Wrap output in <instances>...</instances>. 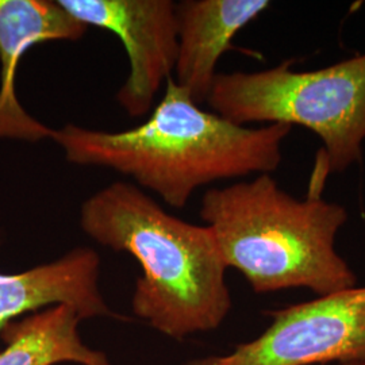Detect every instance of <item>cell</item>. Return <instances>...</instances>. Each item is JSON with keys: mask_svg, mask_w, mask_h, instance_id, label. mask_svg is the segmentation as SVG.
<instances>
[{"mask_svg": "<svg viewBox=\"0 0 365 365\" xmlns=\"http://www.w3.org/2000/svg\"><path fill=\"white\" fill-rule=\"evenodd\" d=\"M271 325L233 352L182 365L365 363V287H353L268 313Z\"/></svg>", "mask_w": 365, "mask_h": 365, "instance_id": "obj_5", "label": "cell"}, {"mask_svg": "<svg viewBox=\"0 0 365 365\" xmlns=\"http://www.w3.org/2000/svg\"><path fill=\"white\" fill-rule=\"evenodd\" d=\"M101 259L95 250L76 248L58 260L21 274H0V331L26 313L66 304L86 318L113 312L99 291Z\"/></svg>", "mask_w": 365, "mask_h": 365, "instance_id": "obj_9", "label": "cell"}, {"mask_svg": "<svg viewBox=\"0 0 365 365\" xmlns=\"http://www.w3.org/2000/svg\"><path fill=\"white\" fill-rule=\"evenodd\" d=\"M199 215L226 267L244 274L257 294L307 288L324 297L357 286L336 249L348 212L321 197V190L300 200L261 173L206 191Z\"/></svg>", "mask_w": 365, "mask_h": 365, "instance_id": "obj_3", "label": "cell"}, {"mask_svg": "<svg viewBox=\"0 0 365 365\" xmlns=\"http://www.w3.org/2000/svg\"><path fill=\"white\" fill-rule=\"evenodd\" d=\"M291 126H240L200 108L175 78L149 119L130 130L103 131L68 123L53 141L66 161L118 172L141 190L182 209L197 188L220 180L271 173L283 160Z\"/></svg>", "mask_w": 365, "mask_h": 365, "instance_id": "obj_1", "label": "cell"}, {"mask_svg": "<svg viewBox=\"0 0 365 365\" xmlns=\"http://www.w3.org/2000/svg\"><path fill=\"white\" fill-rule=\"evenodd\" d=\"M87 26L114 33L122 41L130 72L117 92L130 118L150 113L178 57L176 3L172 0H58Z\"/></svg>", "mask_w": 365, "mask_h": 365, "instance_id": "obj_6", "label": "cell"}, {"mask_svg": "<svg viewBox=\"0 0 365 365\" xmlns=\"http://www.w3.org/2000/svg\"><path fill=\"white\" fill-rule=\"evenodd\" d=\"M294 60L259 72L218 73L207 103L229 122L303 126L324 143L329 172L363 160L365 54L310 72Z\"/></svg>", "mask_w": 365, "mask_h": 365, "instance_id": "obj_4", "label": "cell"}, {"mask_svg": "<svg viewBox=\"0 0 365 365\" xmlns=\"http://www.w3.org/2000/svg\"><path fill=\"white\" fill-rule=\"evenodd\" d=\"M80 321L75 309L57 304L10 322L0 331V365H110L105 353L83 342Z\"/></svg>", "mask_w": 365, "mask_h": 365, "instance_id": "obj_10", "label": "cell"}, {"mask_svg": "<svg viewBox=\"0 0 365 365\" xmlns=\"http://www.w3.org/2000/svg\"><path fill=\"white\" fill-rule=\"evenodd\" d=\"M267 0H182L176 3V84L196 105L207 103L222 54L240 30L269 9Z\"/></svg>", "mask_w": 365, "mask_h": 365, "instance_id": "obj_8", "label": "cell"}, {"mask_svg": "<svg viewBox=\"0 0 365 365\" xmlns=\"http://www.w3.org/2000/svg\"><path fill=\"white\" fill-rule=\"evenodd\" d=\"M339 365H365V363H353V364H339Z\"/></svg>", "mask_w": 365, "mask_h": 365, "instance_id": "obj_11", "label": "cell"}, {"mask_svg": "<svg viewBox=\"0 0 365 365\" xmlns=\"http://www.w3.org/2000/svg\"><path fill=\"white\" fill-rule=\"evenodd\" d=\"M83 232L141 265L134 314L175 339L221 327L232 310L226 264L206 225L182 221L129 182H111L86 199Z\"/></svg>", "mask_w": 365, "mask_h": 365, "instance_id": "obj_2", "label": "cell"}, {"mask_svg": "<svg viewBox=\"0 0 365 365\" xmlns=\"http://www.w3.org/2000/svg\"><path fill=\"white\" fill-rule=\"evenodd\" d=\"M88 26L58 0H0V138L37 143L53 140L54 130L30 117L21 106L15 78L22 56L48 41H78Z\"/></svg>", "mask_w": 365, "mask_h": 365, "instance_id": "obj_7", "label": "cell"}]
</instances>
